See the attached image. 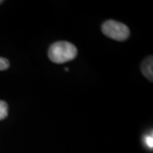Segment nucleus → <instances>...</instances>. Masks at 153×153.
I'll list each match as a JSON object with an SVG mask.
<instances>
[{
	"label": "nucleus",
	"instance_id": "nucleus-3",
	"mask_svg": "<svg viewBox=\"0 0 153 153\" xmlns=\"http://www.w3.org/2000/svg\"><path fill=\"white\" fill-rule=\"evenodd\" d=\"M153 61H152V56H149L146 60L142 62L141 65V71L142 73L145 76L147 77L151 82H152L153 78Z\"/></svg>",
	"mask_w": 153,
	"mask_h": 153
},
{
	"label": "nucleus",
	"instance_id": "nucleus-2",
	"mask_svg": "<svg viewBox=\"0 0 153 153\" xmlns=\"http://www.w3.org/2000/svg\"><path fill=\"white\" fill-rule=\"evenodd\" d=\"M102 32L108 38L117 41H124L130 34L129 29L126 25L112 20L107 21L102 25Z\"/></svg>",
	"mask_w": 153,
	"mask_h": 153
},
{
	"label": "nucleus",
	"instance_id": "nucleus-5",
	"mask_svg": "<svg viewBox=\"0 0 153 153\" xmlns=\"http://www.w3.org/2000/svg\"><path fill=\"white\" fill-rule=\"evenodd\" d=\"M10 67V61L3 57H0V71L7 70Z\"/></svg>",
	"mask_w": 153,
	"mask_h": 153
},
{
	"label": "nucleus",
	"instance_id": "nucleus-1",
	"mask_svg": "<svg viewBox=\"0 0 153 153\" xmlns=\"http://www.w3.org/2000/svg\"><path fill=\"white\" fill-rule=\"evenodd\" d=\"M49 59L56 64H63L74 60L77 55V49L69 42L60 41L53 44L48 52Z\"/></svg>",
	"mask_w": 153,
	"mask_h": 153
},
{
	"label": "nucleus",
	"instance_id": "nucleus-7",
	"mask_svg": "<svg viewBox=\"0 0 153 153\" xmlns=\"http://www.w3.org/2000/svg\"><path fill=\"white\" fill-rule=\"evenodd\" d=\"M65 70H66V71H69V68H65Z\"/></svg>",
	"mask_w": 153,
	"mask_h": 153
},
{
	"label": "nucleus",
	"instance_id": "nucleus-4",
	"mask_svg": "<svg viewBox=\"0 0 153 153\" xmlns=\"http://www.w3.org/2000/svg\"><path fill=\"white\" fill-rule=\"evenodd\" d=\"M8 117V104L4 100H0V121Z\"/></svg>",
	"mask_w": 153,
	"mask_h": 153
},
{
	"label": "nucleus",
	"instance_id": "nucleus-8",
	"mask_svg": "<svg viewBox=\"0 0 153 153\" xmlns=\"http://www.w3.org/2000/svg\"><path fill=\"white\" fill-rule=\"evenodd\" d=\"M1 3H3V1H1V0H0V4H1Z\"/></svg>",
	"mask_w": 153,
	"mask_h": 153
},
{
	"label": "nucleus",
	"instance_id": "nucleus-6",
	"mask_svg": "<svg viewBox=\"0 0 153 153\" xmlns=\"http://www.w3.org/2000/svg\"><path fill=\"white\" fill-rule=\"evenodd\" d=\"M144 140H145V143L146 144L148 147L152 149L153 148V138H152V134H148L146 136H145L144 138Z\"/></svg>",
	"mask_w": 153,
	"mask_h": 153
}]
</instances>
